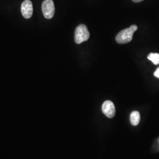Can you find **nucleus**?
<instances>
[{
  "mask_svg": "<svg viewBox=\"0 0 159 159\" xmlns=\"http://www.w3.org/2000/svg\"><path fill=\"white\" fill-rule=\"evenodd\" d=\"M137 30V26L132 25L128 29L121 30L119 34L116 35V40L119 44H126L130 42L134 33Z\"/></svg>",
  "mask_w": 159,
  "mask_h": 159,
  "instance_id": "1",
  "label": "nucleus"
},
{
  "mask_svg": "<svg viewBox=\"0 0 159 159\" xmlns=\"http://www.w3.org/2000/svg\"><path fill=\"white\" fill-rule=\"evenodd\" d=\"M90 33L87 26L84 24H80L77 27L74 33V41L76 44H79L84 41L89 40Z\"/></svg>",
  "mask_w": 159,
  "mask_h": 159,
  "instance_id": "2",
  "label": "nucleus"
},
{
  "mask_svg": "<svg viewBox=\"0 0 159 159\" xmlns=\"http://www.w3.org/2000/svg\"><path fill=\"white\" fill-rule=\"evenodd\" d=\"M42 11L47 19L52 18L55 13V6L52 0H44L42 4Z\"/></svg>",
  "mask_w": 159,
  "mask_h": 159,
  "instance_id": "3",
  "label": "nucleus"
},
{
  "mask_svg": "<svg viewBox=\"0 0 159 159\" xmlns=\"http://www.w3.org/2000/svg\"><path fill=\"white\" fill-rule=\"evenodd\" d=\"M21 11L23 17L26 19H29L33 16V4L30 0H25L23 1Z\"/></svg>",
  "mask_w": 159,
  "mask_h": 159,
  "instance_id": "4",
  "label": "nucleus"
},
{
  "mask_svg": "<svg viewBox=\"0 0 159 159\" xmlns=\"http://www.w3.org/2000/svg\"><path fill=\"white\" fill-rule=\"evenodd\" d=\"M102 113L108 118H113L115 116L116 109L113 102L110 100L103 102L102 105Z\"/></svg>",
  "mask_w": 159,
  "mask_h": 159,
  "instance_id": "5",
  "label": "nucleus"
},
{
  "mask_svg": "<svg viewBox=\"0 0 159 159\" xmlns=\"http://www.w3.org/2000/svg\"><path fill=\"white\" fill-rule=\"evenodd\" d=\"M130 119V122L132 125H138L140 122V113L137 111H133L131 113Z\"/></svg>",
  "mask_w": 159,
  "mask_h": 159,
  "instance_id": "6",
  "label": "nucleus"
},
{
  "mask_svg": "<svg viewBox=\"0 0 159 159\" xmlns=\"http://www.w3.org/2000/svg\"><path fill=\"white\" fill-rule=\"evenodd\" d=\"M148 58L153 63L154 65L159 64V53H150L148 56Z\"/></svg>",
  "mask_w": 159,
  "mask_h": 159,
  "instance_id": "7",
  "label": "nucleus"
},
{
  "mask_svg": "<svg viewBox=\"0 0 159 159\" xmlns=\"http://www.w3.org/2000/svg\"><path fill=\"white\" fill-rule=\"evenodd\" d=\"M154 75L155 77H156L157 78L159 79V67L157 68V70H156V71L154 73Z\"/></svg>",
  "mask_w": 159,
  "mask_h": 159,
  "instance_id": "8",
  "label": "nucleus"
},
{
  "mask_svg": "<svg viewBox=\"0 0 159 159\" xmlns=\"http://www.w3.org/2000/svg\"><path fill=\"white\" fill-rule=\"evenodd\" d=\"M132 1L134 2H142V1H144V0H132Z\"/></svg>",
  "mask_w": 159,
  "mask_h": 159,
  "instance_id": "9",
  "label": "nucleus"
}]
</instances>
